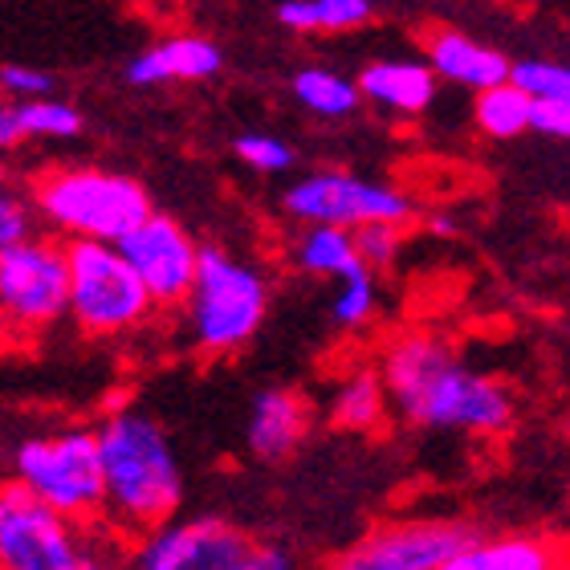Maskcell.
Masks as SVG:
<instances>
[{
    "mask_svg": "<svg viewBox=\"0 0 570 570\" xmlns=\"http://www.w3.org/2000/svg\"><path fill=\"white\" fill-rule=\"evenodd\" d=\"M395 412L420 428L501 436L513 424V395L501 380L473 371L436 334H400L380 363Z\"/></svg>",
    "mask_w": 570,
    "mask_h": 570,
    "instance_id": "cell-1",
    "label": "cell"
},
{
    "mask_svg": "<svg viewBox=\"0 0 570 570\" xmlns=\"http://www.w3.org/2000/svg\"><path fill=\"white\" fill-rule=\"evenodd\" d=\"M102 464V525L122 538H147L184 501L176 449L151 416L115 412L95 432Z\"/></svg>",
    "mask_w": 570,
    "mask_h": 570,
    "instance_id": "cell-2",
    "label": "cell"
},
{
    "mask_svg": "<svg viewBox=\"0 0 570 570\" xmlns=\"http://www.w3.org/2000/svg\"><path fill=\"white\" fill-rule=\"evenodd\" d=\"M179 306H188L191 343L208 355H233L262 331L269 314V285L253 265L237 262L220 245H204Z\"/></svg>",
    "mask_w": 570,
    "mask_h": 570,
    "instance_id": "cell-3",
    "label": "cell"
},
{
    "mask_svg": "<svg viewBox=\"0 0 570 570\" xmlns=\"http://www.w3.org/2000/svg\"><path fill=\"white\" fill-rule=\"evenodd\" d=\"M37 213L66 237L119 240L151 213L139 179L102 167H58L33 184Z\"/></svg>",
    "mask_w": 570,
    "mask_h": 570,
    "instance_id": "cell-4",
    "label": "cell"
},
{
    "mask_svg": "<svg viewBox=\"0 0 570 570\" xmlns=\"http://www.w3.org/2000/svg\"><path fill=\"white\" fill-rule=\"evenodd\" d=\"M12 481L82 525H102V464L90 428L33 436L12 452Z\"/></svg>",
    "mask_w": 570,
    "mask_h": 570,
    "instance_id": "cell-5",
    "label": "cell"
},
{
    "mask_svg": "<svg viewBox=\"0 0 570 570\" xmlns=\"http://www.w3.org/2000/svg\"><path fill=\"white\" fill-rule=\"evenodd\" d=\"M66 269H70V302L66 314L90 334H127L151 318V294L119 253L115 240L73 237L66 245Z\"/></svg>",
    "mask_w": 570,
    "mask_h": 570,
    "instance_id": "cell-6",
    "label": "cell"
},
{
    "mask_svg": "<svg viewBox=\"0 0 570 570\" xmlns=\"http://www.w3.org/2000/svg\"><path fill=\"white\" fill-rule=\"evenodd\" d=\"M95 525H82L33 498L21 481L0 485V570H86L98 567Z\"/></svg>",
    "mask_w": 570,
    "mask_h": 570,
    "instance_id": "cell-7",
    "label": "cell"
},
{
    "mask_svg": "<svg viewBox=\"0 0 570 570\" xmlns=\"http://www.w3.org/2000/svg\"><path fill=\"white\" fill-rule=\"evenodd\" d=\"M70 302L66 245L21 237L0 245V331H46Z\"/></svg>",
    "mask_w": 570,
    "mask_h": 570,
    "instance_id": "cell-8",
    "label": "cell"
},
{
    "mask_svg": "<svg viewBox=\"0 0 570 570\" xmlns=\"http://www.w3.org/2000/svg\"><path fill=\"white\" fill-rule=\"evenodd\" d=\"M285 213L306 220V225H338L358 228L367 220H395L407 225L416 204L407 200L400 188L375 184V179H358L346 171H314V176L297 179L285 191Z\"/></svg>",
    "mask_w": 570,
    "mask_h": 570,
    "instance_id": "cell-9",
    "label": "cell"
},
{
    "mask_svg": "<svg viewBox=\"0 0 570 570\" xmlns=\"http://www.w3.org/2000/svg\"><path fill=\"white\" fill-rule=\"evenodd\" d=\"M119 253L131 262L139 282L147 285L155 306H179L188 294L191 274H196V253L200 245L191 240V233L179 220L164 213H147L127 237L115 240Z\"/></svg>",
    "mask_w": 570,
    "mask_h": 570,
    "instance_id": "cell-10",
    "label": "cell"
},
{
    "mask_svg": "<svg viewBox=\"0 0 570 570\" xmlns=\"http://www.w3.org/2000/svg\"><path fill=\"white\" fill-rule=\"evenodd\" d=\"M476 530L464 522H395L367 534L355 550H346L338 567L346 570H444Z\"/></svg>",
    "mask_w": 570,
    "mask_h": 570,
    "instance_id": "cell-11",
    "label": "cell"
},
{
    "mask_svg": "<svg viewBox=\"0 0 570 570\" xmlns=\"http://www.w3.org/2000/svg\"><path fill=\"white\" fill-rule=\"evenodd\" d=\"M253 542L220 518L164 522L142 538L135 567L142 570H245Z\"/></svg>",
    "mask_w": 570,
    "mask_h": 570,
    "instance_id": "cell-12",
    "label": "cell"
},
{
    "mask_svg": "<svg viewBox=\"0 0 570 570\" xmlns=\"http://www.w3.org/2000/svg\"><path fill=\"white\" fill-rule=\"evenodd\" d=\"M225 53L208 37H167L159 46L142 49L127 66V78L135 86H164V82H204L220 73Z\"/></svg>",
    "mask_w": 570,
    "mask_h": 570,
    "instance_id": "cell-13",
    "label": "cell"
},
{
    "mask_svg": "<svg viewBox=\"0 0 570 570\" xmlns=\"http://www.w3.org/2000/svg\"><path fill=\"white\" fill-rule=\"evenodd\" d=\"M355 86L358 98H371L375 107L392 110V115H420L436 98V73H432V66L412 58L371 61Z\"/></svg>",
    "mask_w": 570,
    "mask_h": 570,
    "instance_id": "cell-14",
    "label": "cell"
},
{
    "mask_svg": "<svg viewBox=\"0 0 570 570\" xmlns=\"http://www.w3.org/2000/svg\"><path fill=\"white\" fill-rule=\"evenodd\" d=\"M428 66L436 78H449L456 86H469V90H485V86H498L510 78V58L498 53V49L481 46L464 33H436L428 41Z\"/></svg>",
    "mask_w": 570,
    "mask_h": 570,
    "instance_id": "cell-15",
    "label": "cell"
},
{
    "mask_svg": "<svg viewBox=\"0 0 570 570\" xmlns=\"http://www.w3.org/2000/svg\"><path fill=\"white\" fill-rule=\"evenodd\" d=\"M309 428V407L297 392H262L249 412V449L265 461H282L302 444Z\"/></svg>",
    "mask_w": 570,
    "mask_h": 570,
    "instance_id": "cell-16",
    "label": "cell"
},
{
    "mask_svg": "<svg viewBox=\"0 0 570 570\" xmlns=\"http://www.w3.org/2000/svg\"><path fill=\"white\" fill-rule=\"evenodd\" d=\"M562 567L559 550L542 538H498V542H469L444 570H550Z\"/></svg>",
    "mask_w": 570,
    "mask_h": 570,
    "instance_id": "cell-17",
    "label": "cell"
},
{
    "mask_svg": "<svg viewBox=\"0 0 570 570\" xmlns=\"http://www.w3.org/2000/svg\"><path fill=\"white\" fill-rule=\"evenodd\" d=\"M375 4L371 0H282L277 4V21L285 29H322V33H346L371 21Z\"/></svg>",
    "mask_w": 570,
    "mask_h": 570,
    "instance_id": "cell-18",
    "label": "cell"
},
{
    "mask_svg": "<svg viewBox=\"0 0 570 570\" xmlns=\"http://www.w3.org/2000/svg\"><path fill=\"white\" fill-rule=\"evenodd\" d=\"M297 265L306 269V274H318V277H346L363 269L355 253V240H351V228H338V225H309V233L297 240Z\"/></svg>",
    "mask_w": 570,
    "mask_h": 570,
    "instance_id": "cell-19",
    "label": "cell"
},
{
    "mask_svg": "<svg viewBox=\"0 0 570 570\" xmlns=\"http://www.w3.org/2000/svg\"><path fill=\"white\" fill-rule=\"evenodd\" d=\"M387 416V392H383L380 371H355L351 380L334 392V424L371 432Z\"/></svg>",
    "mask_w": 570,
    "mask_h": 570,
    "instance_id": "cell-20",
    "label": "cell"
},
{
    "mask_svg": "<svg viewBox=\"0 0 570 570\" xmlns=\"http://www.w3.org/2000/svg\"><path fill=\"white\" fill-rule=\"evenodd\" d=\"M294 98L314 115H326V119H346L358 110V86L343 73L322 70V66H309V70L297 73Z\"/></svg>",
    "mask_w": 570,
    "mask_h": 570,
    "instance_id": "cell-21",
    "label": "cell"
},
{
    "mask_svg": "<svg viewBox=\"0 0 570 570\" xmlns=\"http://www.w3.org/2000/svg\"><path fill=\"white\" fill-rule=\"evenodd\" d=\"M12 122H17V135L21 139H73L82 131V115L78 107L61 102V98L37 95V98H21L12 107Z\"/></svg>",
    "mask_w": 570,
    "mask_h": 570,
    "instance_id": "cell-22",
    "label": "cell"
},
{
    "mask_svg": "<svg viewBox=\"0 0 570 570\" xmlns=\"http://www.w3.org/2000/svg\"><path fill=\"white\" fill-rule=\"evenodd\" d=\"M525 110H530V98L518 90V86L505 78L498 86H485L476 90V127L489 135V139H518L525 131Z\"/></svg>",
    "mask_w": 570,
    "mask_h": 570,
    "instance_id": "cell-23",
    "label": "cell"
},
{
    "mask_svg": "<svg viewBox=\"0 0 570 570\" xmlns=\"http://www.w3.org/2000/svg\"><path fill=\"white\" fill-rule=\"evenodd\" d=\"M510 82L525 98H570V70L562 61H547V58L510 61Z\"/></svg>",
    "mask_w": 570,
    "mask_h": 570,
    "instance_id": "cell-24",
    "label": "cell"
},
{
    "mask_svg": "<svg viewBox=\"0 0 570 570\" xmlns=\"http://www.w3.org/2000/svg\"><path fill=\"white\" fill-rule=\"evenodd\" d=\"M338 282H343V289H338V297H334V322L346 326V331H351V326H363V322L375 314V302H380L375 274L363 265V269L338 277Z\"/></svg>",
    "mask_w": 570,
    "mask_h": 570,
    "instance_id": "cell-25",
    "label": "cell"
},
{
    "mask_svg": "<svg viewBox=\"0 0 570 570\" xmlns=\"http://www.w3.org/2000/svg\"><path fill=\"white\" fill-rule=\"evenodd\" d=\"M358 262L367 269H387L400 257V225L395 220H367V225L351 228Z\"/></svg>",
    "mask_w": 570,
    "mask_h": 570,
    "instance_id": "cell-26",
    "label": "cell"
},
{
    "mask_svg": "<svg viewBox=\"0 0 570 570\" xmlns=\"http://www.w3.org/2000/svg\"><path fill=\"white\" fill-rule=\"evenodd\" d=\"M237 155L253 171H265V176H277V171H289L294 167V147L277 135H262V131H249L237 139Z\"/></svg>",
    "mask_w": 570,
    "mask_h": 570,
    "instance_id": "cell-27",
    "label": "cell"
},
{
    "mask_svg": "<svg viewBox=\"0 0 570 570\" xmlns=\"http://www.w3.org/2000/svg\"><path fill=\"white\" fill-rule=\"evenodd\" d=\"M525 131H538V135H547V139H567L570 135V98H530Z\"/></svg>",
    "mask_w": 570,
    "mask_h": 570,
    "instance_id": "cell-28",
    "label": "cell"
},
{
    "mask_svg": "<svg viewBox=\"0 0 570 570\" xmlns=\"http://www.w3.org/2000/svg\"><path fill=\"white\" fill-rule=\"evenodd\" d=\"M0 86L17 98H37L53 90V78L33 70V66H0Z\"/></svg>",
    "mask_w": 570,
    "mask_h": 570,
    "instance_id": "cell-29",
    "label": "cell"
},
{
    "mask_svg": "<svg viewBox=\"0 0 570 570\" xmlns=\"http://www.w3.org/2000/svg\"><path fill=\"white\" fill-rule=\"evenodd\" d=\"M29 237V208L12 191L0 188V245Z\"/></svg>",
    "mask_w": 570,
    "mask_h": 570,
    "instance_id": "cell-30",
    "label": "cell"
},
{
    "mask_svg": "<svg viewBox=\"0 0 570 570\" xmlns=\"http://www.w3.org/2000/svg\"><path fill=\"white\" fill-rule=\"evenodd\" d=\"M285 567H289V554L277 547H253L249 562H245V570H285Z\"/></svg>",
    "mask_w": 570,
    "mask_h": 570,
    "instance_id": "cell-31",
    "label": "cell"
},
{
    "mask_svg": "<svg viewBox=\"0 0 570 570\" xmlns=\"http://www.w3.org/2000/svg\"><path fill=\"white\" fill-rule=\"evenodd\" d=\"M17 139H21V135H17V122H12V107H0V151L12 147Z\"/></svg>",
    "mask_w": 570,
    "mask_h": 570,
    "instance_id": "cell-32",
    "label": "cell"
},
{
    "mask_svg": "<svg viewBox=\"0 0 570 570\" xmlns=\"http://www.w3.org/2000/svg\"><path fill=\"white\" fill-rule=\"evenodd\" d=\"M432 233H440V237H452V233H456V225H452L449 216H432Z\"/></svg>",
    "mask_w": 570,
    "mask_h": 570,
    "instance_id": "cell-33",
    "label": "cell"
}]
</instances>
